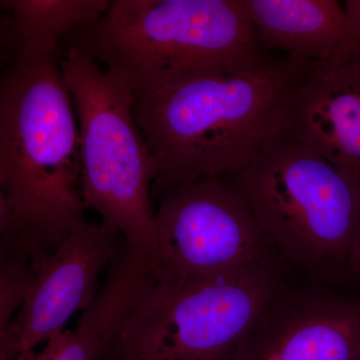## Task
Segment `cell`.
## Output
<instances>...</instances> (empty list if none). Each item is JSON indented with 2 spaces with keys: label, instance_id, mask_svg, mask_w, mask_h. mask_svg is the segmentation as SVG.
<instances>
[{
  "label": "cell",
  "instance_id": "obj_1",
  "mask_svg": "<svg viewBox=\"0 0 360 360\" xmlns=\"http://www.w3.org/2000/svg\"><path fill=\"white\" fill-rule=\"evenodd\" d=\"M58 44H34L0 82V198L13 219L0 227L51 255L84 224L80 134L59 66Z\"/></svg>",
  "mask_w": 360,
  "mask_h": 360
},
{
  "label": "cell",
  "instance_id": "obj_2",
  "mask_svg": "<svg viewBox=\"0 0 360 360\" xmlns=\"http://www.w3.org/2000/svg\"><path fill=\"white\" fill-rule=\"evenodd\" d=\"M292 77L284 60L135 96V120L155 165L153 196L245 167L284 129Z\"/></svg>",
  "mask_w": 360,
  "mask_h": 360
},
{
  "label": "cell",
  "instance_id": "obj_3",
  "mask_svg": "<svg viewBox=\"0 0 360 360\" xmlns=\"http://www.w3.org/2000/svg\"><path fill=\"white\" fill-rule=\"evenodd\" d=\"M73 34L135 96L281 63L258 40L241 0H115Z\"/></svg>",
  "mask_w": 360,
  "mask_h": 360
},
{
  "label": "cell",
  "instance_id": "obj_4",
  "mask_svg": "<svg viewBox=\"0 0 360 360\" xmlns=\"http://www.w3.org/2000/svg\"><path fill=\"white\" fill-rule=\"evenodd\" d=\"M227 177L284 262L314 283L345 281L360 229V184L284 129Z\"/></svg>",
  "mask_w": 360,
  "mask_h": 360
},
{
  "label": "cell",
  "instance_id": "obj_5",
  "mask_svg": "<svg viewBox=\"0 0 360 360\" xmlns=\"http://www.w3.org/2000/svg\"><path fill=\"white\" fill-rule=\"evenodd\" d=\"M80 134L82 196L86 210L120 231L125 245L165 277L156 231L155 161L135 120V94L75 42L59 56Z\"/></svg>",
  "mask_w": 360,
  "mask_h": 360
},
{
  "label": "cell",
  "instance_id": "obj_6",
  "mask_svg": "<svg viewBox=\"0 0 360 360\" xmlns=\"http://www.w3.org/2000/svg\"><path fill=\"white\" fill-rule=\"evenodd\" d=\"M283 264H252L158 281L123 323L103 360H233L284 286Z\"/></svg>",
  "mask_w": 360,
  "mask_h": 360
},
{
  "label": "cell",
  "instance_id": "obj_7",
  "mask_svg": "<svg viewBox=\"0 0 360 360\" xmlns=\"http://www.w3.org/2000/svg\"><path fill=\"white\" fill-rule=\"evenodd\" d=\"M156 231L163 281L252 264H284L227 176L206 177L158 194Z\"/></svg>",
  "mask_w": 360,
  "mask_h": 360
},
{
  "label": "cell",
  "instance_id": "obj_8",
  "mask_svg": "<svg viewBox=\"0 0 360 360\" xmlns=\"http://www.w3.org/2000/svg\"><path fill=\"white\" fill-rule=\"evenodd\" d=\"M120 231L84 221L51 255L34 262L25 302L13 323L0 331V352L15 357L46 342L73 314L91 304L98 278L120 252Z\"/></svg>",
  "mask_w": 360,
  "mask_h": 360
},
{
  "label": "cell",
  "instance_id": "obj_9",
  "mask_svg": "<svg viewBox=\"0 0 360 360\" xmlns=\"http://www.w3.org/2000/svg\"><path fill=\"white\" fill-rule=\"evenodd\" d=\"M360 296L330 286H285L266 305L233 360H359Z\"/></svg>",
  "mask_w": 360,
  "mask_h": 360
},
{
  "label": "cell",
  "instance_id": "obj_10",
  "mask_svg": "<svg viewBox=\"0 0 360 360\" xmlns=\"http://www.w3.org/2000/svg\"><path fill=\"white\" fill-rule=\"evenodd\" d=\"M284 130L360 184V66L290 65Z\"/></svg>",
  "mask_w": 360,
  "mask_h": 360
},
{
  "label": "cell",
  "instance_id": "obj_11",
  "mask_svg": "<svg viewBox=\"0 0 360 360\" xmlns=\"http://www.w3.org/2000/svg\"><path fill=\"white\" fill-rule=\"evenodd\" d=\"M258 40L291 65H340L348 58L345 9L336 0H241Z\"/></svg>",
  "mask_w": 360,
  "mask_h": 360
},
{
  "label": "cell",
  "instance_id": "obj_12",
  "mask_svg": "<svg viewBox=\"0 0 360 360\" xmlns=\"http://www.w3.org/2000/svg\"><path fill=\"white\" fill-rule=\"evenodd\" d=\"M110 4L108 0H1L7 13L1 21L2 45L13 58L30 45L59 44L63 35L96 23Z\"/></svg>",
  "mask_w": 360,
  "mask_h": 360
},
{
  "label": "cell",
  "instance_id": "obj_13",
  "mask_svg": "<svg viewBox=\"0 0 360 360\" xmlns=\"http://www.w3.org/2000/svg\"><path fill=\"white\" fill-rule=\"evenodd\" d=\"M71 329L56 333L45 342L41 352L34 350L20 352L13 359L0 354V360H97L96 355L73 335Z\"/></svg>",
  "mask_w": 360,
  "mask_h": 360
},
{
  "label": "cell",
  "instance_id": "obj_14",
  "mask_svg": "<svg viewBox=\"0 0 360 360\" xmlns=\"http://www.w3.org/2000/svg\"><path fill=\"white\" fill-rule=\"evenodd\" d=\"M343 9L347 20L348 58H350L360 53V0H347Z\"/></svg>",
  "mask_w": 360,
  "mask_h": 360
},
{
  "label": "cell",
  "instance_id": "obj_15",
  "mask_svg": "<svg viewBox=\"0 0 360 360\" xmlns=\"http://www.w3.org/2000/svg\"><path fill=\"white\" fill-rule=\"evenodd\" d=\"M347 277H354L360 281V229L355 236L348 257Z\"/></svg>",
  "mask_w": 360,
  "mask_h": 360
},
{
  "label": "cell",
  "instance_id": "obj_16",
  "mask_svg": "<svg viewBox=\"0 0 360 360\" xmlns=\"http://www.w3.org/2000/svg\"><path fill=\"white\" fill-rule=\"evenodd\" d=\"M352 58H354V60L356 61V63H359V65L360 66V53L356 54V56H352Z\"/></svg>",
  "mask_w": 360,
  "mask_h": 360
},
{
  "label": "cell",
  "instance_id": "obj_17",
  "mask_svg": "<svg viewBox=\"0 0 360 360\" xmlns=\"http://www.w3.org/2000/svg\"><path fill=\"white\" fill-rule=\"evenodd\" d=\"M359 360H360V359H359Z\"/></svg>",
  "mask_w": 360,
  "mask_h": 360
}]
</instances>
